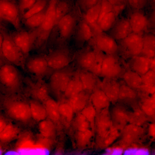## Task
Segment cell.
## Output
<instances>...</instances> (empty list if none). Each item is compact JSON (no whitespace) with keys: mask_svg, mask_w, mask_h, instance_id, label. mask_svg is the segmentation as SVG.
Listing matches in <instances>:
<instances>
[{"mask_svg":"<svg viewBox=\"0 0 155 155\" xmlns=\"http://www.w3.org/2000/svg\"><path fill=\"white\" fill-rule=\"evenodd\" d=\"M0 30V61L6 60L24 70L26 57L13 41L10 31L2 23Z\"/></svg>","mask_w":155,"mask_h":155,"instance_id":"6da1fadb","label":"cell"},{"mask_svg":"<svg viewBox=\"0 0 155 155\" xmlns=\"http://www.w3.org/2000/svg\"><path fill=\"white\" fill-rule=\"evenodd\" d=\"M17 67L7 60L0 61V88L4 92L14 94L24 88V77Z\"/></svg>","mask_w":155,"mask_h":155,"instance_id":"7a4b0ae2","label":"cell"},{"mask_svg":"<svg viewBox=\"0 0 155 155\" xmlns=\"http://www.w3.org/2000/svg\"><path fill=\"white\" fill-rule=\"evenodd\" d=\"M58 0H50L43 22L37 29V36L33 49L41 53L45 51L55 25L56 9Z\"/></svg>","mask_w":155,"mask_h":155,"instance_id":"3957f363","label":"cell"},{"mask_svg":"<svg viewBox=\"0 0 155 155\" xmlns=\"http://www.w3.org/2000/svg\"><path fill=\"white\" fill-rule=\"evenodd\" d=\"M24 70L35 80L49 78L54 71L49 66L45 55L43 53L28 56L25 61Z\"/></svg>","mask_w":155,"mask_h":155,"instance_id":"277c9868","label":"cell"},{"mask_svg":"<svg viewBox=\"0 0 155 155\" xmlns=\"http://www.w3.org/2000/svg\"><path fill=\"white\" fill-rule=\"evenodd\" d=\"M0 22L10 23L17 30L22 29L17 0H0Z\"/></svg>","mask_w":155,"mask_h":155,"instance_id":"5b68a950","label":"cell"},{"mask_svg":"<svg viewBox=\"0 0 155 155\" xmlns=\"http://www.w3.org/2000/svg\"><path fill=\"white\" fill-rule=\"evenodd\" d=\"M18 97H7L4 102L7 105L9 115L12 118L20 121L28 120L31 115L30 104Z\"/></svg>","mask_w":155,"mask_h":155,"instance_id":"8992f818","label":"cell"},{"mask_svg":"<svg viewBox=\"0 0 155 155\" xmlns=\"http://www.w3.org/2000/svg\"><path fill=\"white\" fill-rule=\"evenodd\" d=\"M10 32L13 41L27 57L33 50L37 37V28L28 31L21 29Z\"/></svg>","mask_w":155,"mask_h":155,"instance_id":"52a82bcc","label":"cell"},{"mask_svg":"<svg viewBox=\"0 0 155 155\" xmlns=\"http://www.w3.org/2000/svg\"><path fill=\"white\" fill-rule=\"evenodd\" d=\"M73 73L68 66L54 71L49 78L48 83L50 90L57 93H64Z\"/></svg>","mask_w":155,"mask_h":155,"instance_id":"ba28073f","label":"cell"},{"mask_svg":"<svg viewBox=\"0 0 155 155\" xmlns=\"http://www.w3.org/2000/svg\"><path fill=\"white\" fill-rule=\"evenodd\" d=\"M24 83L26 88L37 101L43 102L49 97V85L44 79L35 80L26 77L24 78Z\"/></svg>","mask_w":155,"mask_h":155,"instance_id":"9c48e42d","label":"cell"},{"mask_svg":"<svg viewBox=\"0 0 155 155\" xmlns=\"http://www.w3.org/2000/svg\"><path fill=\"white\" fill-rule=\"evenodd\" d=\"M94 33L96 49L106 55H116L119 48L115 40L104 32L99 31Z\"/></svg>","mask_w":155,"mask_h":155,"instance_id":"30bf717a","label":"cell"},{"mask_svg":"<svg viewBox=\"0 0 155 155\" xmlns=\"http://www.w3.org/2000/svg\"><path fill=\"white\" fill-rule=\"evenodd\" d=\"M124 72L116 55H106L102 67V77L117 79Z\"/></svg>","mask_w":155,"mask_h":155,"instance_id":"8fae6325","label":"cell"},{"mask_svg":"<svg viewBox=\"0 0 155 155\" xmlns=\"http://www.w3.org/2000/svg\"><path fill=\"white\" fill-rule=\"evenodd\" d=\"M45 57L49 66L54 71L68 66L71 61L67 51L61 48L50 51Z\"/></svg>","mask_w":155,"mask_h":155,"instance_id":"7c38bea8","label":"cell"},{"mask_svg":"<svg viewBox=\"0 0 155 155\" xmlns=\"http://www.w3.org/2000/svg\"><path fill=\"white\" fill-rule=\"evenodd\" d=\"M120 42L122 47L128 55L132 57L140 55L143 47L142 34L132 32Z\"/></svg>","mask_w":155,"mask_h":155,"instance_id":"4fadbf2b","label":"cell"},{"mask_svg":"<svg viewBox=\"0 0 155 155\" xmlns=\"http://www.w3.org/2000/svg\"><path fill=\"white\" fill-rule=\"evenodd\" d=\"M144 130L142 126L129 123L121 131V145H131L137 141L142 137Z\"/></svg>","mask_w":155,"mask_h":155,"instance_id":"5bb4252c","label":"cell"},{"mask_svg":"<svg viewBox=\"0 0 155 155\" xmlns=\"http://www.w3.org/2000/svg\"><path fill=\"white\" fill-rule=\"evenodd\" d=\"M113 127L110 112L108 108L97 112L95 121V131L97 136L103 135Z\"/></svg>","mask_w":155,"mask_h":155,"instance_id":"9a60e30c","label":"cell"},{"mask_svg":"<svg viewBox=\"0 0 155 155\" xmlns=\"http://www.w3.org/2000/svg\"><path fill=\"white\" fill-rule=\"evenodd\" d=\"M108 34L116 41H121L132 32L128 18L121 17L117 18Z\"/></svg>","mask_w":155,"mask_h":155,"instance_id":"2e32d148","label":"cell"},{"mask_svg":"<svg viewBox=\"0 0 155 155\" xmlns=\"http://www.w3.org/2000/svg\"><path fill=\"white\" fill-rule=\"evenodd\" d=\"M130 113L122 105L115 106L110 111L113 126L121 131L129 123Z\"/></svg>","mask_w":155,"mask_h":155,"instance_id":"e0dca14e","label":"cell"},{"mask_svg":"<svg viewBox=\"0 0 155 155\" xmlns=\"http://www.w3.org/2000/svg\"><path fill=\"white\" fill-rule=\"evenodd\" d=\"M128 18L132 32L141 34L148 27V18L142 10H134Z\"/></svg>","mask_w":155,"mask_h":155,"instance_id":"ac0fdd59","label":"cell"},{"mask_svg":"<svg viewBox=\"0 0 155 155\" xmlns=\"http://www.w3.org/2000/svg\"><path fill=\"white\" fill-rule=\"evenodd\" d=\"M78 73L84 90L91 93L97 89H101L102 81L99 77L88 70H82Z\"/></svg>","mask_w":155,"mask_h":155,"instance_id":"d6986e66","label":"cell"},{"mask_svg":"<svg viewBox=\"0 0 155 155\" xmlns=\"http://www.w3.org/2000/svg\"><path fill=\"white\" fill-rule=\"evenodd\" d=\"M121 84L116 79L104 78L102 81L101 88L111 102L114 103L118 101Z\"/></svg>","mask_w":155,"mask_h":155,"instance_id":"ffe728a7","label":"cell"},{"mask_svg":"<svg viewBox=\"0 0 155 155\" xmlns=\"http://www.w3.org/2000/svg\"><path fill=\"white\" fill-rule=\"evenodd\" d=\"M75 25V19L70 14L67 13L61 18L55 29L60 39L63 40L70 36L73 30Z\"/></svg>","mask_w":155,"mask_h":155,"instance_id":"44dd1931","label":"cell"},{"mask_svg":"<svg viewBox=\"0 0 155 155\" xmlns=\"http://www.w3.org/2000/svg\"><path fill=\"white\" fill-rule=\"evenodd\" d=\"M151 59L141 55L133 57L129 63L130 69L142 75L150 69Z\"/></svg>","mask_w":155,"mask_h":155,"instance_id":"7402d4cb","label":"cell"},{"mask_svg":"<svg viewBox=\"0 0 155 155\" xmlns=\"http://www.w3.org/2000/svg\"><path fill=\"white\" fill-rule=\"evenodd\" d=\"M90 93L84 90L68 98L67 102L71 106L74 113L81 112L88 104L89 101L90 100Z\"/></svg>","mask_w":155,"mask_h":155,"instance_id":"603a6c76","label":"cell"},{"mask_svg":"<svg viewBox=\"0 0 155 155\" xmlns=\"http://www.w3.org/2000/svg\"><path fill=\"white\" fill-rule=\"evenodd\" d=\"M90 100L97 112L108 108L111 102L101 89H97L91 93Z\"/></svg>","mask_w":155,"mask_h":155,"instance_id":"cb8c5ba5","label":"cell"},{"mask_svg":"<svg viewBox=\"0 0 155 155\" xmlns=\"http://www.w3.org/2000/svg\"><path fill=\"white\" fill-rule=\"evenodd\" d=\"M120 133V130L113 126L104 134L101 136H97V144L101 148H106L119 137Z\"/></svg>","mask_w":155,"mask_h":155,"instance_id":"d4e9b609","label":"cell"},{"mask_svg":"<svg viewBox=\"0 0 155 155\" xmlns=\"http://www.w3.org/2000/svg\"><path fill=\"white\" fill-rule=\"evenodd\" d=\"M143 47L140 55L150 59L155 56V34L147 32L143 35Z\"/></svg>","mask_w":155,"mask_h":155,"instance_id":"484cf974","label":"cell"},{"mask_svg":"<svg viewBox=\"0 0 155 155\" xmlns=\"http://www.w3.org/2000/svg\"><path fill=\"white\" fill-rule=\"evenodd\" d=\"M101 5L100 0L95 5L88 9L86 12L85 20L93 28L94 32L100 30L97 24Z\"/></svg>","mask_w":155,"mask_h":155,"instance_id":"4316f807","label":"cell"},{"mask_svg":"<svg viewBox=\"0 0 155 155\" xmlns=\"http://www.w3.org/2000/svg\"><path fill=\"white\" fill-rule=\"evenodd\" d=\"M122 76L125 83L136 90L143 84L141 75L130 69L125 71Z\"/></svg>","mask_w":155,"mask_h":155,"instance_id":"83f0119b","label":"cell"},{"mask_svg":"<svg viewBox=\"0 0 155 155\" xmlns=\"http://www.w3.org/2000/svg\"><path fill=\"white\" fill-rule=\"evenodd\" d=\"M83 90V87L78 72L72 77L64 94L69 98Z\"/></svg>","mask_w":155,"mask_h":155,"instance_id":"f1b7e54d","label":"cell"},{"mask_svg":"<svg viewBox=\"0 0 155 155\" xmlns=\"http://www.w3.org/2000/svg\"><path fill=\"white\" fill-rule=\"evenodd\" d=\"M137 97L136 90L130 87L125 83L120 86L118 101L129 103L135 101Z\"/></svg>","mask_w":155,"mask_h":155,"instance_id":"f546056e","label":"cell"},{"mask_svg":"<svg viewBox=\"0 0 155 155\" xmlns=\"http://www.w3.org/2000/svg\"><path fill=\"white\" fill-rule=\"evenodd\" d=\"M96 56V51L89 50L82 53L77 59V63L82 70H89L92 66Z\"/></svg>","mask_w":155,"mask_h":155,"instance_id":"4dcf8cb0","label":"cell"},{"mask_svg":"<svg viewBox=\"0 0 155 155\" xmlns=\"http://www.w3.org/2000/svg\"><path fill=\"white\" fill-rule=\"evenodd\" d=\"M48 4L41 11L23 22L25 26L30 30L37 28L41 25L45 16Z\"/></svg>","mask_w":155,"mask_h":155,"instance_id":"1f68e13d","label":"cell"},{"mask_svg":"<svg viewBox=\"0 0 155 155\" xmlns=\"http://www.w3.org/2000/svg\"><path fill=\"white\" fill-rule=\"evenodd\" d=\"M43 103L47 116L52 121H58L61 117L59 111V105L55 100L49 97Z\"/></svg>","mask_w":155,"mask_h":155,"instance_id":"d6a6232c","label":"cell"},{"mask_svg":"<svg viewBox=\"0 0 155 155\" xmlns=\"http://www.w3.org/2000/svg\"><path fill=\"white\" fill-rule=\"evenodd\" d=\"M31 117L35 120L41 121L47 116L46 108L37 100H33L30 103Z\"/></svg>","mask_w":155,"mask_h":155,"instance_id":"836d02e7","label":"cell"},{"mask_svg":"<svg viewBox=\"0 0 155 155\" xmlns=\"http://www.w3.org/2000/svg\"><path fill=\"white\" fill-rule=\"evenodd\" d=\"M117 16L114 11L105 15L98 23L100 30L104 32L109 31L115 24Z\"/></svg>","mask_w":155,"mask_h":155,"instance_id":"e575fe53","label":"cell"},{"mask_svg":"<svg viewBox=\"0 0 155 155\" xmlns=\"http://www.w3.org/2000/svg\"><path fill=\"white\" fill-rule=\"evenodd\" d=\"M92 30L85 20L80 24L77 32L78 38L82 41H87L90 40L93 35Z\"/></svg>","mask_w":155,"mask_h":155,"instance_id":"d590c367","label":"cell"},{"mask_svg":"<svg viewBox=\"0 0 155 155\" xmlns=\"http://www.w3.org/2000/svg\"><path fill=\"white\" fill-rule=\"evenodd\" d=\"M95 58L92 66L88 70L99 77H102V67L106 54L96 49Z\"/></svg>","mask_w":155,"mask_h":155,"instance_id":"8d00e7d4","label":"cell"},{"mask_svg":"<svg viewBox=\"0 0 155 155\" xmlns=\"http://www.w3.org/2000/svg\"><path fill=\"white\" fill-rule=\"evenodd\" d=\"M89 122L93 133L95 131V121L97 114L96 111L91 104H88L81 112Z\"/></svg>","mask_w":155,"mask_h":155,"instance_id":"74e56055","label":"cell"},{"mask_svg":"<svg viewBox=\"0 0 155 155\" xmlns=\"http://www.w3.org/2000/svg\"><path fill=\"white\" fill-rule=\"evenodd\" d=\"M93 133L89 129L85 131H77L75 136L77 146L80 148L86 146L90 142Z\"/></svg>","mask_w":155,"mask_h":155,"instance_id":"f35d334b","label":"cell"},{"mask_svg":"<svg viewBox=\"0 0 155 155\" xmlns=\"http://www.w3.org/2000/svg\"><path fill=\"white\" fill-rule=\"evenodd\" d=\"M69 8V5L67 0H58L56 9L55 25L53 30L56 29L61 19L68 13Z\"/></svg>","mask_w":155,"mask_h":155,"instance_id":"ab89813d","label":"cell"},{"mask_svg":"<svg viewBox=\"0 0 155 155\" xmlns=\"http://www.w3.org/2000/svg\"><path fill=\"white\" fill-rule=\"evenodd\" d=\"M146 117L141 108H136L130 112L129 123L142 126L146 121Z\"/></svg>","mask_w":155,"mask_h":155,"instance_id":"60d3db41","label":"cell"},{"mask_svg":"<svg viewBox=\"0 0 155 155\" xmlns=\"http://www.w3.org/2000/svg\"><path fill=\"white\" fill-rule=\"evenodd\" d=\"M50 0H37L35 3L21 18V21L26 19L42 10L48 4Z\"/></svg>","mask_w":155,"mask_h":155,"instance_id":"b9f144b4","label":"cell"},{"mask_svg":"<svg viewBox=\"0 0 155 155\" xmlns=\"http://www.w3.org/2000/svg\"><path fill=\"white\" fill-rule=\"evenodd\" d=\"M147 116L155 115V97L152 96L145 98L142 102L141 108Z\"/></svg>","mask_w":155,"mask_h":155,"instance_id":"7bdbcfd3","label":"cell"},{"mask_svg":"<svg viewBox=\"0 0 155 155\" xmlns=\"http://www.w3.org/2000/svg\"><path fill=\"white\" fill-rule=\"evenodd\" d=\"M17 129L11 124L7 125L0 131V138L1 141L8 142L14 138L17 134Z\"/></svg>","mask_w":155,"mask_h":155,"instance_id":"ee69618b","label":"cell"},{"mask_svg":"<svg viewBox=\"0 0 155 155\" xmlns=\"http://www.w3.org/2000/svg\"><path fill=\"white\" fill-rule=\"evenodd\" d=\"M39 129L42 135L48 137L51 136L54 133V125L51 120L44 119L40 121L39 125Z\"/></svg>","mask_w":155,"mask_h":155,"instance_id":"f6af8a7d","label":"cell"},{"mask_svg":"<svg viewBox=\"0 0 155 155\" xmlns=\"http://www.w3.org/2000/svg\"><path fill=\"white\" fill-rule=\"evenodd\" d=\"M59 111L61 116L67 121L70 122L72 121L74 112L68 102L63 103L59 105Z\"/></svg>","mask_w":155,"mask_h":155,"instance_id":"bcb514c9","label":"cell"},{"mask_svg":"<svg viewBox=\"0 0 155 155\" xmlns=\"http://www.w3.org/2000/svg\"><path fill=\"white\" fill-rule=\"evenodd\" d=\"M73 125L77 131H85L89 129L90 123L81 113H78L75 118Z\"/></svg>","mask_w":155,"mask_h":155,"instance_id":"7dc6e473","label":"cell"},{"mask_svg":"<svg viewBox=\"0 0 155 155\" xmlns=\"http://www.w3.org/2000/svg\"><path fill=\"white\" fill-rule=\"evenodd\" d=\"M19 154L25 155H44L48 154L47 150L42 147L20 148L18 151Z\"/></svg>","mask_w":155,"mask_h":155,"instance_id":"c3c4849f","label":"cell"},{"mask_svg":"<svg viewBox=\"0 0 155 155\" xmlns=\"http://www.w3.org/2000/svg\"><path fill=\"white\" fill-rule=\"evenodd\" d=\"M37 0H17L19 11L21 18L35 3Z\"/></svg>","mask_w":155,"mask_h":155,"instance_id":"681fc988","label":"cell"},{"mask_svg":"<svg viewBox=\"0 0 155 155\" xmlns=\"http://www.w3.org/2000/svg\"><path fill=\"white\" fill-rule=\"evenodd\" d=\"M113 7V11L118 15L126 8L128 0H108Z\"/></svg>","mask_w":155,"mask_h":155,"instance_id":"f907efd6","label":"cell"},{"mask_svg":"<svg viewBox=\"0 0 155 155\" xmlns=\"http://www.w3.org/2000/svg\"><path fill=\"white\" fill-rule=\"evenodd\" d=\"M149 153V150L146 148L130 147L124 150L123 154L125 155H147Z\"/></svg>","mask_w":155,"mask_h":155,"instance_id":"816d5d0a","label":"cell"},{"mask_svg":"<svg viewBox=\"0 0 155 155\" xmlns=\"http://www.w3.org/2000/svg\"><path fill=\"white\" fill-rule=\"evenodd\" d=\"M149 2V0H128V4L133 10H142Z\"/></svg>","mask_w":155,"mask_h":155,"instance_id":"f5cc1de1","label":"cell"},{"mask_svg":"<svg viewBox=\"0 0 155 155\" xmlns=\"http://www.w3.org/2000/svg\"><path fill=\"white\" fill-rule=\"evenodd\" d=\"M113 11V7L108 0H101L100 11L97 24L105 15Z\"/></svg>","mask_w":155,"mask_h":155,"instance_id":"db71d44e","label":"cell"},{"mask_svg":"<svg viewBox=\"0 0 155 155\" xmlns=\"http://www.w3.org/2000/svg\"><path fill=\"white\" fill-rule=\"evenodd\" d=\"M100 0H78L80 8L86 12L88 9L96 5Z\"/></svg>","mask_w":155,"mask_h":155,"instance_id":"11a10c76","label":"cell"},{"mask_svg":"<svg viewBox=\"0 0 155 155\" xmlns=\"http://www.w3.org/2000/svg\"><path fill=\"white\" fill-rule=\"evenodd\" d=\"M143 84L155 86V72L150 69L141 75Z\"/></svg>","mask_w":155,"mask_h":155,"instance_id":"9f6ffc18","label":"cell"},{"mask_svg":"<svg viewBox=\"0 0 155 155\" xmlns=\"http://www.w3.org/2000/svg\"><path fill=\"white\" fill-rule=\"evenodd\" d=\"M124 151L121 146H116L107 149L106 154L107 155H121L123 154Z\"/></svg>","mask_w":155,"mask_h":155,"instance_id":"6f0895ef","label":"cell"},{"mask_svg":"<svg viewBox=\"0 0 155 155\" xmlns=\"http://www.w3.org/2000/svg\"><path fill=\"white\" fill-rule=\"evenodd\" d=\"M138 90L146 94L152 95L155 91V86L143 84Z\"/></svg>","mask_w":155,"mask_h":155,"instance_id":"680465c9","label":"cell"},{"mask_svg":"<svg viewBox=\"0 0 155 155\" xmlns=\"http://www.w3.org/2000/svg\"><path fill=\"white\" fill-rule=\"evenodd\" d=\"M147 18L148 26L155 28V8L151 11Z\"/></svg>","mask_w":155,"mask_h":155,"instance_id":"91938a15","label":"cell"},{"mask_svg":"<svg viewBox=\"0 0 155 155\" xmlns=\"http://www.w3.org/2000/svg\"><path fill=\"white\" fill-rule=\"evenodd\" d=\"M148 133L149 135L155 139V123L151 124L148 127Z\"/></svg>","mask_w":155,"mask_h":155,"instance_id":"94428289","label":"cell"},{"mask_svg":"<svg viewBox=\"0 0 155 155\" xmlns=\"http://www.w3.org/2000/svg\"><path fill=\"white\" fill-rule=\"evenodd\" d=\"M150 69L155 72V57L151 59Z\"/></svg>","mask_w":155,"mask_h":155,"instance_id":"6125c7cd","label":"cell"},{"mask_svg":"<svg viewBox=\"0 0 155 155\" xmlns=\"http://www.w3.org/2000/svg\"><path fill=\"white\" fill-rule=\"evenodd\" d=\"M0 131H1L6 125V124L4 121L2 120H1L0 122Z\"/></svg>","mask_w":155,"mask_h":155,"instance_id":"be15d7a7","label":"cell"},{"mask_svg":"<svg viewBox=\"0 0 155 155\" xmlns=\"http://www.w3.org/2000/svg\"><path fill=\"white\" fill-rule=\"evenodd\" d=\"M154 5L155 6V0H152Z\"/></svg>","mask_w":155,"mask_h":155,"instance_id":"e7e4bbea","label":"cell"},{"mask_svg":"<svg viewBox=\"0 0 155 155\" xmlns=\"http://www.w3.org/2000/svg\"><path fill=\"white\" fill-rule=\"evenodd\" d=\"M152 96L155 97V91L154 92L153 94L152 95Z\"/></svg>","mask_w":155,"mask_h":155,"instance_id":"03108f58","label":"cell"},{"mask_svg":"<svg viewBox=\"0 0 155 155\" xmlns=\"http://www.w3.org/2000/svg\"></svg>","mask_w":155,"mask_h":155,"instance_id":"003e7915","label":"cell"}]
</instances>
